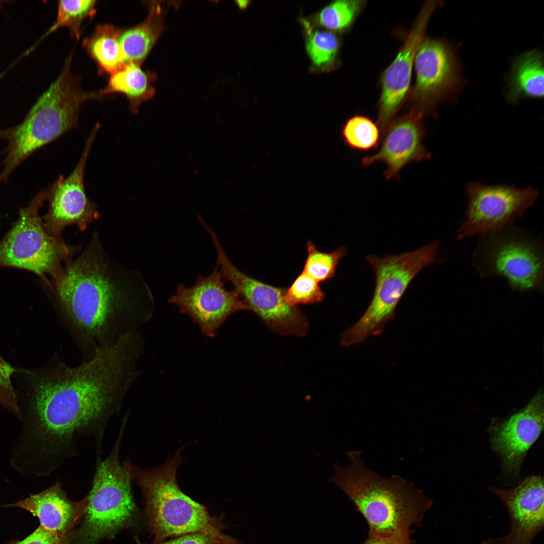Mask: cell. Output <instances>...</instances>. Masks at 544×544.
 Returning <instances> with one entry per match:
<instances>
[{"mask_svg": "<svg viewBox=\"0 0 544 544\" xmlns=\"http://www.w3.org/2000/svg\"><path fill=\"white\" fill-rule=\"evenodd\" d=\"M144 347L132 332L79 366H70L55 354L33 373L20 409L23 430L12 453L16 460L37 475H48L76 456L88 439L100 456L105 428L140 375Z\"/></svg>", "mask_w": 544, "mask_h": 544, "instance_id": "cell-1", "label": "cell"}, {"mask_svg": "<svg viewBox=\"0 0 544 544\" xmlns=\"http://www.w3.org/2000/svg\"><path fill=\"white\" fill-rule=\"evenodd\" d=\"M47 285L82 362L138 330L154 311L153 296L142 275L114 261L96 233Z\"/></svg>", "mask_w": 544, "mask_h": 544, "instance_id": "cell-2", "label": "cell"}, {"mask_svg": "<svg viewBox=\"0 0 544 544\" xmlns=\"http://www.w3.org/2000/svg\"><path fill=\"white\" fill-rule=\"evenodd\" d=\"M349 463L334 465L329 481L339 488L365 518L369 534L382 537L410 535L422 524L433 502L411 481L380 475L364 463L361 452H347Z\"/></svg>", "mask_w": 544, "mask_h": 544, "instance_id": "cell-3", "label": "cell"}, {"mask_svg": "<svg viewBox=\"0 0 544 544\" xmlns=\"http://www.w3.org/2000/svg\"><path fill=\"white\" fill-rule=\"evenodd\" d=\"M72 54L66 60L56 80L39 98L24 120L10 128L5 157L0 163V185L14 170L39 148L77 126L82 104L102 97L80 87L71 71Z\"/></svg>", "mask_w": 544, "mask_h": 544, "instance_id": "cell-4", "label": "cell"}, {"mask_svg": "<svg viewBox=\"0 0 544 544\" xmlns=\"http://www.w3.org/2000/svg\"><path fill=\"white\" fill-rule=\"evenodd\" d=\"M183 447L162 466L143 469L129 461L123 464L131 482L141 489L146 499V511L154 541L169 537L201 531L218 526L203 505L184 494L176 481V473L181 463Z\"/></svg>", "mask_w": 544, "mask_h": 544, "instance_id": "cell-5", "label": "cell"}, {"mask_svg": "<svg viewBox=\"0 0 544 544\" xmlns=\"http://www.w3.org/2000/svg\"><path fill=\"white\" fill-rule=\"evenodd\" d=\"M439 247L436 241L409 252L367 256L375 274L374 295L362 317L341 334L342 346L359 344L382 332L386 324L394 318L396 307L413 280L427 266L440 262L437 257Z\"/></svg>", "mask_w": 544, "mask_h": 544, "instance_id": "cell-6", "label": "cell"}, {"mask_svg": "<svg viewBox=\"0 0 544 544\" xmlns=\"http://www.w3.org/2000/svg\"><path fill=\"white\" fill-rule=\"evenodd\" d=\"M127 420H123L113 448L97 463L84 519L78 532V544H97L113 536L129 522L135 509L130 475L119 462V451Z\"/></svg>", "mask_w": 544, "mask_h": 544, "instance_id": "cell-7", "label": "cell"}, {"mask_svg": "<svg viewBox=\"0 0 544 544\" xmlns=\"http://www.w3.org/2000/svg\"><path fill=\"white\" fill-rule=\"evenodd\" d=\"M47 189L38 193L20 211L16 223L0 241V266L20 268L39 276L46 283L56 276L82 246L66 244L50 235L39 216Z\"/></svg>", "mask_w": 544, "mask_h": 544, "instance_id": "cell-8", "label": "cell"}, {"mask_svg": "<svg viewBox=\"0 0 544 544\" xmlns=\"http://www.w3.org/2000/svg\"><path fill=\"white\" fill-rule=\"evenodd\" d=\"M508 227L483 235L474 253L477 270L483 277L504 278L513 290H542L543 256L539 242Z\"/></svg>", "mask_w": 544, "mask_h": 544, "instance_id": "cell-9", "label": "cell"}, {"mask_svg": "<svg viewBox=\"0 0 544 544\" xmlns=\"http://www.w3.org/2000/svg\"><path fill=\"white\" fill-rule=\"evenodd\" d=\"M209 233L217 251V265L223 280L233 285L249 310L279 334L296 336L306 334L308 320L297 306L291 307L286 302V289L265 284L242 272L228 257L216 232L211 230Z\"/></svg>", "mask_w": 544, "mask_h": 544, "instance_id": "cell-10", "label": "cell"}, {"mask_svg": "<svg viewBox=\"0 0 544 544\" xmlns=\"http://www.w3.org/2000/svg\"><path fill=\"white\" fill-rule=\"evenodd\" d=\"M468 202L457 232L460 240L483 236L510 226L535 202L538 192L531 187L487 185L471 182L466 186Z\"/></svg>", "mask_w": 544, "mask_h": 544, "instance_id": "cell-11", "label": "cell"}, {"mask_svg": "<svg viewBox=\"0 0 544 544\" xmlns=\"http://www.w3.org/2000/svg\"><path fill=\"white\" fill-rule=\"evenodd\" d=\"M416 80L410 94L412 110L423 115L447 100L460 83L455 52L447 42L424 38L414 61Z\"/></svg>", "mask_w": 544, "mask_h": 544, "instance_id": "cell-12", "label": "cell"}, {"mask_svg": "<svg viewBox=\"0 0 544 544\" xmlns=\"http://www.w3.org/2000/svg\"><path fill=\"white\" fill-rule=\"evenodd\" d=\"M99 127L97 123L92 129L81 158L71 174L67 177L60 176L47 189L49 207L43 223L47 232L54 237L62 238V232L69 226H76L80 231H85L99 217L97 206L88 198L84 185L87 160Z\"/></svg>", "mask_w": 544, "mask_h": 544, "instance_id": "cell-13", "label": "cell"}, {"mask_svg": "<svg viewBox=\"0 0 544 544\" xmlns=\"http://www.w3.org/2000/svg\"><path fill=\"white\" fill-rule=\"evenodd\" d=\"M224 282L217 265L208 277L199 275L191 287L179 284L169 302L197 323L203 335L214 337L231 315L249 310L235 291L226 289Z\"/></svg>", "mask_w": 544, "mask_h": 544, "instance_id": "cell-14", "label": "cell"}, {"mask_svg": "<svg viewBox=\"0 0 544 544\" xmlns=\"http://www.w3.org/2000/svg\"><path fill=\"white\" fill-rule=\"evenodd\" d=\"M443 4L438 1L426 2L396 57L382 73L378 105V123L382 132H385L404 101L417 50L425 38L431 15Z\"/></svg>", "mask_w": 544, "mask_h": 544, "instance_id": "cell-15", "label": "cell"}, {"mask_svg": "<svg viewBox=\"0 0 544 544\" xmlns=\"http://www.w3.org/2000/svg\"><path fill=\"white\" fill-rule=\"evenodd\" d=\"M490 490L503 502L508 513V533L500 538L489 537L482 544H532L543 529V479L539 475L525 479L516 487L508 490L491 487Z\"/></svg>", "mask_w": 544, "mask_h": 544, "instance_id": "cell-16", "label": "cell"}, {"mask_svg": "<svg viewBox=\"0 0 544 544\" xmlns=\"http://www.w3.org/2000/svg\"><path fill=\"white\" fill-rule=\"evenodd\" d=\"M543 395L538 391L524 408L491 427L492 447L508 472H519L527 451L543 429Z\"/></svg>", "mask_w": 544, "mask_h": 544, "instance_id": "cell-17", "label": "cell"}, {"mask_svg": "<svg viewBox=\"0 0 544 544\" xmlns=\"http://www.w3.org/2000/svg\"><path fill=\"white\" fill-rule=\"evenodd\" d=\"M424 115L414 110L397 118L390 123L379 150L363 159L364 165L376 162L387 166L384 173L388 179L396 176L406 165L428 157L423 144Z\"/></svg>", "mask_w": 544, "mask_h": 544, "instance_id": "cell-18", "label": "cell"}, {"mask_svg": "<svg viewBox=\"0 0 544 544\" xmlns=\"http://www.w3.org/2000/svg\"><path fill=\"white\" fill-rule=\"evenodd\" d=\"M87 503V497L78 502L71 500L61 484L56 483L43 491L2 507L19 508L29 512L38 518L40 526L64 537L84 514Z\"/></svg>", "mask_w": 544, "mask_h": 544, "instance_id": "cell-19", "label": "cell"}, {"mask_svg": "<svg viewBox=\"0 0 544 544\" xmlns=\"http://www.w3.org/2000/svg\"><path fill=\"white\" fill-rule=\"evenodd\" d=\"M164 13L161 4H153L144 22L121 32L119 43L126 62L144 60L164 30Z\"/></svg>", "mask_w": 544, "mask_h": 544, "instance_id": "cell-20", "label": "cell"}, {"mask_svg": "<svg viewBox=\"0 0 544 544\" xmlns=\"http://www.w3.org/2000/svg\"><path fill=\"white\" fill-rule=\"evenodd\" d=\"M543 82L542 53L537 49L525 52L513 64L508 85V100L516 103L523 98L542 97Z\"/></svg>", "mask_w": 544, "mask_h": 544, "instance_id": "cell-21", "label": "cell"}, {"mask_svg": "<svg viewBox=\"0 0 544 544\" xmlns=\"http://www.w3.org/2000/svg\"><path fill=\"white\" fill-rule=\"evenodd\" d=\"M155 77L153 73L143 70L140 64L127 62L111 75L107 85L99 93L102 96L114 93L124 95L131 112L137 113L141 104L154 96Z\"/></svg>", "mask_w": 544, "mask_h": 544, "instance_id": "cell-22", "label": "cell"}, {"mask_svg": "<svg viewBox=\"0 0 544 544\" xmlns=\"http://www.w3.org/2000/svg\"><path fill=\"white\" fill-rule=\"evenodd\" d=\"M119 29L110 24L98 25L83 44L99 67L110 75L126 63L119 43Z\"/></svg>", "mask_w": 544, "mask_h": 544, "instance_id": "cell-23", "label": "cell"}, {"mask_svg": "<svg viewBox=\"0 0 544 544\" xmlns=\"http://www.w3.org/2000/svg\"><path fill=\"white\" fill-rule=\"evenodd\" d=\"M303 22L307 34L306 50L313 64L322 68L334 66L340 48L337 36L331 32L314 29L307 21Z\"/></svg>", "mask_w": 544, "mask_h": 544, "instance_id": "cell-24", "label": "cell"}, {"mask_svg": "<svg viewBox=\"0 0 544 544\" xmlns=\"http://www.w3.org/2000/svg\"><path fill=\"white\" fill-rule=\"evenodd\" d=\"M366 5L363 0H338L323 8L316 20L321 27L331 31L342 32L350 29Z\"/></svg>", "mask_w": 544, "mask_h": 544, "instance_id": "cell-25", "label": "cell"}, {"mask_svg": "<svg viewBox=\"0 0 544 544\" xmlns=\"http://www.w3.org/2000/svg\"><path fill=\"white\" fill-rule=\"evenodd\" d=\"M96 3L94 0L59 1L56 21L47 34L64 26L70 30L73 36L79 38L83 22L96 13Z\"/></svg>", "mask_w": 544, "mask_h": 544, "instance_id": "cell-26", "label": "cell"}, {"mask_svg": "<svg viewBox=\"0 0 544 544\" xmlns=\"http://www.w3.org/2000/svg\"><path fill=\"white\" fill-rule=\"evenodd\" d=\"M307 256L303 271L318 283L332 278L339 260L347 254V250L344 246L331 252L320 251L311 241L307 242Z\"/></svg>", "mask_w": 544, "mask_h": 544, "instance_id": "cell-27", "label": "cell"}, {"mask_svg": "<svg viewBox=\"0 0 544 544\" xmlns=\"http://www.w3.org/2000/svg\"><path fill=\"white\" fill-rule=\"evenodd\" d=\"M343 137L351 148L367 150L374 147L379 139V129L369 118L355 115L349 118L343 128Z\"/></svg>", "mask_w": 544, "mask_h": 544, "instance_id": "cell-28", "label": "cell"}, {"mask_svg": "<svg viewBox=\"0 0 544 544\" xmlns=\"http://www.w3.org/2000/svg\"><path fill=\"white\" fill-rule=\"evenodd\" d=\"M318 282L303 271L290 287L286 289L285 300L291 307L299 304H314L321 302L324 293Z\"/></svg>", "mask_w": 544, "mask_h": 544, "instance_id": "cell-29", "label": "cell"}, {"mask_svg": "<svg viewBox=\"0 0 544 544\" xmlns=\"http://www.w3.org/2000/svg\"><path fill=\"white\" fill-rule=\"evenodd\" d=\"M153 544H241L234 537L220 531L218 526L183 534L168 541H154Z\"/></svg>", "mask_w": 544, "mask_h": 544, "instance_id": "cell-30", "label": "cell"}, {"mask_svg": "<svg viewBox=\"0 0 544 544\" xmlns=\"http://www.w3.org/2000/svg\"><path fill=\"white\" fill-rule=\"evenodd\" d=\"M19 370L12 366L0 355V404L13 413L17 420L22 422V415L18 396L11 381L12 376Z\"/></svg>", "mask_w": 544, "mask_h": 544, "instance_id": "cell-31", "label": "cell"}, {"mask_svg": "<svg viewBox=\"0 0 544 544\" xmlns=\"http://www.w3.org/2000/svg\"><path fill=\"white\" fill-rule=\"evenodd\" d=\"M7 544H65L64 537L41 526L22 540H13Z\"/></svg>", "mask_w": 544, "mask_h": 544, "instance_id": "cell-32", "label": "cell"}, {"mask_svg": "<svg viewBox=\"0 0 544 544\" xmlns=\"http://www.w3.org/2000/svg\"><path fill=\"white\" fill-rule=\"evenodd\" d=\"M363 544H414L410 535L382 537L368 534Z\"/></svg>", "mask_w": 544, "mask_h": 544, "instance_id": "cell-33", "label": "cell"}, {"mask_svg": "<svg viewBox=\"0 0 544 544\" xmlns=\"http://www.w3.org/2000/svg\"><path fill=\"white\" fill-rule=\"evenodd\" d=\"M10 132V128L0 129V140H7Z\"/></svg>", "mask_w": 544, "mask_h": 544, "instance_id": "cell-34", "label": "cell"}, {"mask_svg": "<svg viewBox=\"0 0 544 544\" xmlns=\"http://www.w3.org/2000/svg\"><path fill=\"white\" fill-rule=\"evenodd\" d=\"M250 1H237V4L238 7L243 9L246 8L249 5Z\"/></svg>", "mask_w": 544, "mask_h": 544, "instance_id": "cell-35", "label": "cell"}]
</instances>
